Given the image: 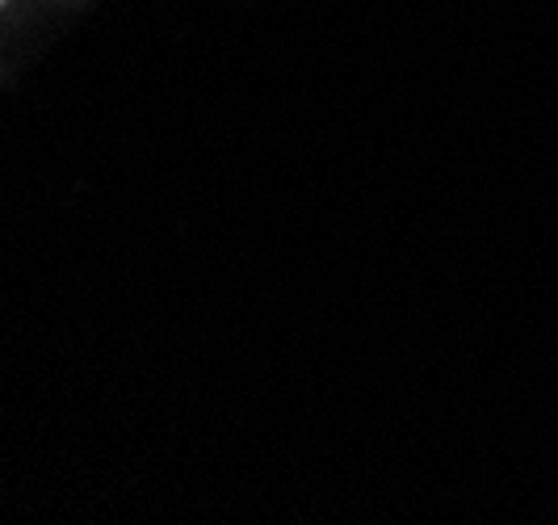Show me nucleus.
Listing matches in <instances>:
<instances>
[{
  "mask_svg": "<svg viewBox=\"0 0 558 525\" xmlns=\"http://www.w3.org/2000/svg\"><path fill=\"white\" fill-rule=\"evenodd\" d=\"M0 4H4V0H0Z\"/></svg>",
  "mask_w": 558,
  "mask_h": 525,
  "instance_id": "1",
  "label": "nucleus"
}]
</instances>
